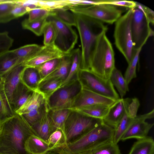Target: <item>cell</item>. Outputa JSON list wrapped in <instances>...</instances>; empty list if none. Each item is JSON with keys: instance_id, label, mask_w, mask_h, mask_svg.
Listing matches in <instances>:
<instances>
[{"instance_id": "cell-23", "label": "cell", "mask_w": 154, "mask_h": 154, "mask_svg": "<svg viewBox=\"0 0 154 154\" xmlns=\"http://www.w3.org/2000/svg\"><path fill=\"white\" fill-rule=\"evenodd\" d=\"M20 79L25 86L34 91L37 90L42 79L36 68L25 66L21 73Z\"/></svg>"}, {"instance_id": "cell-42", "label": "cell", "mask_w": 154, "mask_h": 154, "mask_svg": "<svg viewBox=\"0 0 154 154\" xmlns=\"http://www.w3.org/2000/svg\"><path fill=\"white\" fill-rule=\"evenodd\" d=\"M91 154H122L117 144L106 143L91 151Z\"/></svg>"}, {"instance_id": "cell-43", "label": "cell", "mask_w": 154, "mask_h": 154, "mask_svg": "<svg viewBox=\"0 0 154 154\" xmlns=\"http://www.w3.org/2000/svg\"><path fill=\"white\" fill-rule=\"evenodd\" d=\"M29 21L39 20L46 18L51 13V10L42 8H38L29 11L27 13Z\"/></svg>"}, {"instance_id": "cell-33", "label": "cell", "mask_w": 154, "mask_h": 154, "mask_svg": "<svg viewBox=\"0 0 154 154\" xmlns=\"http://www.w3.org/2000/svg\"><path fill=\"white\" fill-rule=\"evenodd\" d=\"M49 110L46 102L39 107L23 114L21 116L31 126L39 120Z\"/></svg>"}, {"instance_id": "cell-22", "label": "cell", "mask_w": 154, "mask_h": 154, "mask_svg": "<svg viewBox=\"0 0 154 154\" xmlns=\"http://www.w3.org/2000/svg\"><path fill=\"white\" fill-rule=\"evenodd\" d=\"M72 63L70 53L65 54L61 58L60 63L53 72L42 80L39 85L44 82L52 79H59L63 81L66 78Z\"/></svg>"}, {"instance_id": "cell-20", "label": "cell", "mask_w": 154, "mask_h": 154, "mask_svg": "<svg viewBox=\"0 0 154 154\" xmlns=\"http://www.w3.org/2000/svg\"><path fill=\"white\" fill-rule=\"evenodd\" d=\"M49 110L32 126L39 137L47 141L51 134L56 129L53 125Z\"/></svg>"}, {"instance_id": "cell-3", "label": "cell", "mask_w": 154, "mask_h": 154, "mask_svg": "<svg viewBox=\"0 0 154 154\" xmlns=\"http://www.w3.org/2000/svg\"><path fill=\"white\" fill-rule=\"evenodd\" d=\"M114 129L103 122L91 130L54 151V154H76L90 152L112 141Z\"/></svg>"}, {"instance_id": "cell-32", "label": "cell", "mask_w": 154, "mask_h": 154, "mask_svg": "<svg viewBox=\"0 0 154 154\" xmlns=\"http://www.w3.org/2000/svg\"><path fill=\"white\" fill-rule=\"evenodd\" d=\"M16 0H0V23H5L14 19L11 11Z\"/></svg>"}, {"instance_id": "cell-2", "label": "cell", "mask_w": 154, "mask_h": 154, "mask_svg": "<svg viewBox=\"0 0 154 154\" xmlns=\"http://www.w3.org/2000/svg\"><path fill=\"white\" fill-rule=\"evenodd\" d=\"M74 14L82 46L81 69L89 70L91 57L98 39L102 33L106 32L108 28L100 21Z\"/></svg>"}, {"instance_id": "cell-44", "label": "cell", "mask_w": 154, "mask_h": 154, "mask_svg": "<svg viewBox=\"0 0 154 154\" xmlns=\"http://www.w3.org/2000/svg\"><path fill=\"white\" fill-rule=\"evenodd\" d=\"M14 42L7 32H0V55L9 50Z\"/></svg>"}, {"instance_id": "cell-39", "label": "cell", "mask_w": 154, "mask_h": 154, "mask_svg": "<svg viewBox=\"0 0 154 154\" xmlns=\"http://www.w3.org/2000/svg\"><path fill=\"white\" fill-rule=\"evenodd\" d=\"M62 81L59 79L50 80L40 84L37 90L44 96L47 99L60 86Z\"/></svg>"}, {"instance_id": "cell-46", "label": "cell", "mask_w": 154, "mask_h": 154, "mask_svg": "<svg viewBox=\"0 0 154 154\" xmlns=\"http://www.w3.org/2000/svg\"><path fill=\"white\" fill-rule=\"evenodd\" d=\"M71 7H82L102 4V0H68Z\"/></svg>"}, {"instance_id": "cell-31", "label": "cell", "mask_w": 154, "mask_h": 154, "mask_svg": "<svg viewBox=\"0 0 154 154\" xmlns=\"http://www.w3.org/2000/svg\"><path fill=\"white\" fill-rule=\"evenodd\" d=\"M43 47V46H40L36 44H29L13 50L18 57L23 60L25 62L34 56L42 49Z\"/></svg>"}, {"instance_id": "cell-10", "label": "cell", "mask_w": 154, "mask_h": 154, "mask_svg": "<svg viewBox=\"0 0 154 154\" xmlns=\"http://www.w3.org/2000/svg\"><path fill=\"white\" fill-rule=\"evenodd\" d=\"M82 88V85L78 79L58 88L46 100L49 109L50 110L70 109Z\"/></svg>"}, {"instance_id": "cell-8", "label": "cell", "mask_w": 154, "mask_h": 154, "mask_svg": "<svg viewBox=\"0 0 154 154\" xmlns=\"http://www.w3.org/2000/svg\"><path fill=\"white\" fill-rule=\"evenodd\" d=\"M78 79L82 88L115 100L120 98L110 79H103L89 70L80 69Z\"/></svg>"}, {"instance_id": "cell-30", "label": "cell", "mask_w": 154, "mask_h": 154, "mask_svg": "<svg viewBox=\"0 0 154 154\" xmlns=\"http://www.w3.org/2000/svg\"><path fill=\"white\" fill-rule=\"evenodd\" d=\"M71 111L70 109H65L55 110H49V112L54 127L56 129H59L62 131L65 138V124Z\"/></svg>"}, {"instance_id": "cell-18", "label": "cell", "mask_w": 154, "mask_h": 154, "mask_svg": "<svg viewBox=\"0 0 154 154\" xmlns=\"http://www.w3.org/2000/svg\"><path fill=\"white\" fill-rule=\"evenodd\" d=\"M25 67L23 65L19 66L2 80L3 82L5 92L11 103L13 94L21 82V75Z\"/></svg>"}, {"instance_id": "cell-25", "label": "cell", "mask_w": 154, "mask_h": 154, "mask_svg": "<svg viewBox=\"0 0 154 154\" xmlns=\"http://www.w3.org/2000/svg\"><path fill=\"white\" fill-rule=\"evenodd\" d=\"M33 92L21 82H20L13 94L11 102L15 112L26 101Z\"/></svg>"}, {"instance_id": "cell-13", "label": "cell", "mask_w": 154, "mask_h": 154, "mask_svg": "<svg viewBox=\"0 0 154 154\" xmlns=\"http://www.w3.org/2000/svg\"><path fill=\"white\" fill-rule=\"evenodd\" d=\"M154 116V109L146 113L137 115L135 120L122 137L121 140L124 141L131 138L140 140L147 137L154 124L149 123L145 120L152 119Z\"/></svg>"}, {"instance_id": "cell-1", "label": "cell", "mask_w": 154, "mask_h": 154, "mask_svg": "<svg viewBox=\"0 0 154 154\" xmlns=\"http://www.w3.org/2000/svg\"><path fill=\"white\" fill-rule=\"evenodd\" d=\"M34 134L37 135L22 116L16 113L0 127V153L29 154L25 150L24 144Z\"/></svg>"}, {"instance_id": "cell-7", "label": "cell", "mask_w": 154, "mask_h": 154, "mask_svg": "<svg viewBox=\"0 0 154 154\" xmlns=\"http://www.w3.org/2000/svg\"><path fill=\"white\" fill-rule=\"evenodd\" d=\"M131 32L135 51L142 48L148 38L154 35L142 5L137 2L136 6L132 8Z\"/></svg>"}, {"instance_id": "cell-15", "label": "cell", "mask_w": 154, "mask_h": 154, "mask_svg": "<svg viewBox=\"0 0 154 154\" xmlns=\"http://www.w3.org/2000/svg\"><path fill=\"white\" fill-rule=\"evenodd\" d=\"M65 54L54 44L44 45L34 56L26 61L23 65L26 67H36L50 60L61 58Z\"/></svg>"}, {"instance_id": "cell-49", "label": "cell", "mask_w": 154, "mask_h": 154, "mask_svg": "<svg viewBox=\"0 0 154 154\" xmlns=\"http://www.w3.org/2000/svg\"><path fill=\"white\" fill-rule=\"evenodd\" d=\"M91 154V152H83L79 153L76 154Z\"/></svg>"}, {"instance_id": "cell-47", "label": "cell", "mask_w": 154, "mask_h": 154, "mask_svg": "<svg viewBox=\"0 0 154 154\" xmlns=\"http://www.w3.org/2000/svg\"><path fill=\"white\" fill-rule=\"evenodd\" d=\"M28 11V10L26 8L17 3L16 0V4L12 10L11 13L15 19L23 16Z\"/></svg>"}, {"instance_id": "cell-48", "label": "cell", "mask_w": 154, "mask_h": 154, "mask_svg": "<svg viewBox=\"0 0 154 154\" xmlns=\"http://www.w3.org/2000/svg\"><path fill=\"white\" fill-rule=\"evenodd\" d=\"M142 6L146 15L150 23L153 25L154 23V13L153 11L149 8L144 5Z\"/></svg>"}, {"instance_id": "cell-41", "label": "cell", "mask_w": 154, "mask_h": 154, "mask_svg": "<svg viewBox=\"0 0 154 154\" xmlns=\"http://www.w3.org/2000/svg\"><path fill=\"white\" fill-rule=\"evenodd\" d=\"M43 34L44 35V45L54 44L56 36V31L55 27L52 22L47 20Z\"/></svg>"}, {"instance_id": "cell-37", "label": "cell", "mask_w": 154, "mask_h": 154, "mask_svg": "<svg viewBox=\"0 0 154 154\" xmlns=\"http://www.w3.org/2000/svg\"><path fill=\"white\" fill-rule=\"evenodd\" d=\"M66 8H60L51 10V14L54 16L63 23L71 26H76L74 14L69 11Z\"/></svg>"}, {"instance_id": "cell-36", "label": "cell", "mask_w": 154, "mask_h": 154, "mask_svg": "<svg viewBox=\"0 0 154 154\" xmlns=\"http://www.w3.org/2000/svg\"><path fill=\"white\" fill-rule=\"evenodd\" d=\"M61 58H56L50 60L35 67L38 71L41 80L57 68L60 63Z\"/></svg>"}, {"instance_id": "cell-21", "label": "cell", "mask_w": 154, "mask_h": 154, "mask_svg": "<svg viewBox=\"0 0 154 154\" xmlns=\"http://www.w3.org/2000/svg\"><path fill=\"white\" fill-rule=\"evenodd\" d=\"M16 114L5 92L3 82L0 81V127Z\"/></svg>"}, {"instance_id": "cell-9", "label": "cell", "mask_w": 154, "mask_h": 154, "mask_svg": "<svg viewBox=\"0 0 154 154\" xmlns=\"http://www.w3.org/2000/svg\"><path fill=\"white\" fill-rule=\"evenodd\" d=\"M69 9L73 14L85 16L109 24L115 23L122 13V10L117 7L107 4L71 7Z\"/></svg>"}, {"instance_id": "cell-38", "label": "cell", "mask_w": 154, "mask_h": 154, "mask_svg": "<svg viewBox=\"0 0 154 154\" xmlns=\"http://www.w3.org/2000/svg\"><path fill=\"white\" fill-rule=\"evenodd\" d=\"M46 22V18L33 21H29L27 19L22 21L21 25L23 29L29 30L36 35L40 36L43 34Z\"/></svg>"}, {"instance_id": "cell-34", "label": "cell", "mask_w": 154, "mask_h": 154, "mask_svg": "<svg viewBox=\"0 0 154 154\" xmlns=\"http://www.w3.org/2000/svg\"><path fill=\"white\" fill-rule=\"evenodd\" d=\"M47 141L50 148L48 152L60 148L66 144L65 135L59 129H57L51 134Z\"/></svg>"}, {"instance_id": "cell-17", "label": "cell", "mask_w": 154, "mask_h": 154, "mask_svg": "<svg viewBox=\"0 0 154 154\" xmlns=\"http://www.w3.org/2000/svg\"><path fill=\"white\" fill-rule=\"evenodd\" d=\"M24 148L29 154H46L50 150L48 141L35 134L30 135L26 140Z\"/></svg>"}, {"instance_id": "cell-29", "label": "cell", "mask_w": 154, "mask_h": 154, "mask_svg": "<svg viewBox=\"0 0 154 154\" xmlns=\"http://www.w3.org/2000/svg\"><path fill=\"white\" fill-rule=\"evenodd\" d=\"M109 79L117 90L121 98H123L127 92L129 91L128 84L121 72L116 67L112 71Z\"/></svg>"}, {"instance_id": "cell-11", "label": "cell", "mask_w": 154, "mask_h": 154, "mask_svg": "<svg viewBox=\"0 0 154 154\" xmlns=\"http://www.w3.org/2000/svg\"><path fill=\"white\" fill-rule=\"evenodd\" d=\"M46 20L52 22L56 29L54 45L63 54L70 53L77 42L78 36L76 32L72 26L63 23L51 14Z\"/></svg>"}, {"instance_id": "cell-19", "label": "cell", "mask_w": 154, "mask_h": 154, "mask_svg": "<svg viewBox=\"0 0 154 154\" xmlns=\"http://www.w3.org/2000/svg\"><path fill=\"white\" fill-rule=\"evenodd\" d=\"M72 63L70 69L66 79L62 82L59 88L63 87L78 80V75L81 69V51L77 48L72 50L70 53Z\"/></svg>"}, {"instance_id": "cell-24", "label": "cell", "mask_w": 154, "mask_h": 154, "mask_svg": "<svg viewBox=\"0 0 154 154\" xmlns=\"http://www.w3.org/2000/svg\"><path fill=\"white\" fill-rule=\"evenodd\" d=\"M46 102V99L43 95L36 90L33 91L31 96L15 113L22 115L38 108Z\"/></svg>"}, {"instance_id": "cell-28", "label": "cell", "mask_w": 154, "mask_h": 154, "mask_svg": "<svg viewBox=\"0 0 154 154\" xmlns=\"http://www.w3.org/2000/svg\"><path fill=\"white\" fill-rule=\"evenodd\" d=\"M131 109L125 112L117 127L114 129L112 141L116 144H117L121 140L122 137L135 120L136 116L133 117L129 113Z\"/></svg>"}, {"instance_id": "cell-27", "label": "cell", "mask_w": 154, "mask_h": 154, "mask_svg": "<svg viewBox=\"0 0 154 154\" xmlns=\"http://www.w3.org/2000/svg\"><path fill=\"white\" fill-rule=\"evenodd\" d=\"M110 106L103 104H96L72 110L77 111L89 117L102 119L107 115Z\"/></svg>"}, {"instance_id": "cell-50", "label": "cell", "mask_w": 154, "mask_h": 154, "mask_svg": "<svg viewBox=\"0 0 154 154\" xmlns=\"http://www.w3.org/2000/svg\"><path fill=\"white\" fill-rule=\"evenodd\" d=\"M0 154H2V153H0Z\"/></svg>"}, {"instance_id": "cell-5", "label": "cell", "mask_w": 154, "mask_h": 154, "mask_svg": "<svg viewBox=\"0 0 154 154\" xmlns=\"http://www.w3.org/2000/svg\"><path fill=\"white\" fill-rule=\"evenodd\" d=\"M132 8L130 9L115 22L114 32L115 44L123 55L128 64L135 51L131 32V22Z\"/></svg>"}, {"instance_id": "cell-4", "label": "cell", "mask_w": 154, "mask_h": 154, "mask_svg": "<svg viewBox=\"0 0 154 154\" xmlns=\"http://www.w3.org/2000/svg\"><path fill=\"white\" fill-rule=\"evenodd\" d=\"M106 32L99 37L93 52L89 70L105 79H109L115 67L114 52Z\"/></svg>"}, {"instance_id": "cell-12", "label": "cell", "mask_w": 154, "mask_h": 154, "mask_svg": "<svg viewBox=\"0 0 154 154\" xmlns=\"http://www.w3.org/2000/svg\"><path fill=\"white\" fill-rule=\"evenodd\" d=\"M137 99L120 98L109 107L107 115L102 119L103 122L115 129L117 127L125 112L134 108Z\"/></svg>"}, {"instance_id": "cell-35", "label": "cell", "mask_w": 154, "mask_h": 154, "mask_svg": "<svg viewBox=\"0 0 154 154\" xmlns=\"http://www.w3.org/2000/svg\"><path fill=\"white\" fill-rule=\"evenodd\" d=\"M32 1L38 7L50 10L60 8H66L69 9L71 6L68 0Z\"/></svg>"}, {"instance_id": "cell-6", "label": "cell", "mask_w": 154, "mask_h": 154, "mask_svg": "<svg viewBox=\"0 0 154 154\" xmlns=\"http://www.w3.org/2000/svg\"><path fill=\"white\" fill-rule=\"evenodd\" d=\"M102 122V119L89 117L71 110L64 125L66 144L74 141Z\"/></svg>"}, {"instance_id": "cell-45", "label": "cell", "mask_w": 154, "mask_h": 154, "mask_svg": "<svg viewBox=\"0 0 154 154\" xmlns=\"http://www.w3.org/2000/svg\"><path fill=\"white\" fill-rule=\"evenodd\" d=\"M137 2L133 1L119 0H103L102 4H107L116 6H121L132 9L135 7Z\"/></svg>"}, {"instance_id": "cell-26", "label": "cell", "mask_w": 154, "mask_h": 154, "mask_svg": "<svg viewBox=\"0 0 154 154\" xmlns=\"http://www.w3.org/2000/svg\"><path fill=\"white\" fill-rule=\"evenodd\" d=\"M154 141L153 138L147 136L138 140L133 144L128 154H154Z\"/></svg>"}, {"instance_id": "cell-16", "label": "cell", "mask_w": 154, "mask_h": 154, "mask_svg": "<svg viewBox=\"0 0 154 154\" xmlns=\"http://www.w3.org/2000/svg\"><path fill=\"white\" fill-rule=\"evenodd\" d=\"M25 61L18 57L13 50H9L0 55V81L9 73L23 65Z\"/></svg>"}, {"instance_id": "cell-40", "label": "cell", "mask_w": 154, "mask_h": 154, "mask_svg": "<svg viewBox=\"0 0 154 154\" xmlns=\"http://www.w3.org/2000/svg\"><path fill=\"white\" fill-rule=\"evenodd\" d=\"M142 49L141 48L135 51L125 72L124 77L128 85L132 79L137 77V66Z\"/></svg>"}, {"instance_id": "cell-14", "label": "cell", "mask_w": 154, "mask_h": 154, "mask_svg": "<svg viewBox=\"0 0 154 154\" xmlns=\"http://www.w3.org/2000/svg\"><path fill=\"white\" fill-rule=\"evenodd\" d=\"M116 100L82 87L70 109L96 104L110 106Z\"/></svg>"}]
</instances>
